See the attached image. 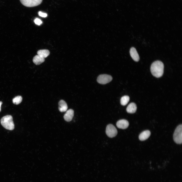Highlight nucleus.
I'll return each mask as SVG.
<instances>
[{"label": "nucleus", "instance_id": "obj_11", "mask_svg": "<svg viewBox=\"0 0 182 182\" xmlns=\"http://www.w3.org/2000/svg\"><path fill=\"white\" fill-rule=\"evenodd\" d=\"M137 107L136 104L134 103H131L127 106L126 110L127 112L130 113H135Z\"/></svg>", "mask_w": 182, "mask_h": 182}, {"label": "nucleus", "instance_id": "obj_14", "mask_svg": "<svg viewBox=\"0 0 182 182\" xmlns=\"http://www.w3.org/2000/svg\"><path fill=\"white\" fill-rule=\"evenodd\" d=\"M37 54L41 57L45 58L49 55L50 52L47 50H40L38 51Z\"/></svg>", "mask_w": 182, "mask_h": 182}, {"label": "nucleus", "instance_id": "obj_15", "mask_svg": "<svg viewBox=\"0 0 182 182\" xmlns=\"http://www.w3.org/2000/svg\"><path fill=\"white\" fill-rule=\"evenodd\" d=\"M129 100V97L128 96H124L121 97L120 100V103L123 106L126 105Z\"/></svg>", "mask_w": 182, "mask_h": 182}, {"label": "nucleus", "instance_id": "obj_10", "mask_svg": "<svg viewBox=\"0 0 182 182\" xmlns=\"http://www.w3.org/2000/svg\"><path fill=\"white\" fill-rule=\"evenodd\" d=\"M150 134V132L149 130L144 131L140 134L139 136V139L141 141L145 140L149 138Z\"/></svg>", "mask_w": 182, "mask_h": 182}, {"label": "nucleus", "instance_id": "obj_5", "mask_svg": "<svg viewBox=\"0 0 182 182\" xmlns=\"http://www.w3.org/2000/svg\"><path fill=\"white\" fill-rule=\"evenodd\" d=\"M24 6L28 7H32L38 6L42 3V0H20Z\"/></svg>", "mask_w": 182, "mask_h": 182}, {"label": "nucleus", "instance_id": "obj_2", "mask_svg": "<svg viewBox=\"0 0 182 182\" xmlns=\"http://www.w3.org/2000/svg\"><path fill=\"white\" fill-rule=\"evenodd\" d=\"M1 123L2 125L7 129L12 130L14 128L12 117L10 115H7L3 117L1 120Z\"/></svg>", "mask_w": 182, "mask_h": 182}, {"label": "nucleus", "instance_id": "obj_7", "mask_svg": "<svg viewBox=\"0 0 182 182\" xmlns=\"http://www.w3.org/2000/svg\"><path fill=\"white\" fill-rule=\"evenodd\" d=\"M116 125L119 128L125 129L127 128L129 125V123L126 120L121 119L118 121L117 122Z\"/></svg>", "mask_w": 182, "mask_h": 182}, {"label": "nucleus", "instance_id": "obj_18", "mask_svg": "<svg viewBox=\"0 0 182 182\" xmlns=\"http://www.w3.org/2000/svg\"><path fill=\"white\" fill-rule=\"evenodd\" d=\"M39 15L41 17H46L47 16V14L45 13H43L41 11H39L38 12Z\"/></svg>", "mask_w": 182, "mask_h": 182}, {"label": "nucleus", "instance_id": "obj_9", "mask_svg": "<svg viewBox=\"0 0 182 182\" xmlns=\"http://www.w3.org/2000/svg\"><path fill=\"white\" fill-rule=\"evenodd\" d=\"M74 113L73 110L72 109L67 110L63 117L64 120L67 122L71 121L73 117Z\"/></svg>", "mask_w": 182, "mask_h": 182}, {"label": "nucleus", "instance_id": "obj_13", "mask_svg": "<svg viewBox=\"0 0 182 182\" xmlns=\"http://www.w3.org/2000/svg\"><path fill=\"white\" fill-rule=\"evenodd\" d=\"M44 60V58L38 55H37L34 57L33 60L34 63L35 64L38 65L43 62Z\"/></svg>", "mask_w": 182, "mask_h": 182}, {"label": "nucleus", "instance_id": "obj_4", "mask_svg": "<svg viewBox=\"0 0 182 182\" xmlns=\"http://www.w3.org/2000/svg\"><path fill=\"white\" fill-rule=\"evenodd\" d=\"M117 133V129L113 125L109 124L107 125L106 133L108 137L110 138L114 137L116 135Z\"/></svg>", "mask_w": 182, "mask_h": 182}, {"label": "nucleus", "instance_id": "obj_6", "mask_svg": "<svg viewBox=\"0 0 182 182\" xmlns=\"http://www.w3.org/2000/svg\"><path fill=\"white\" fill-rule=\"evenodd\" d=\"M111 76L106 74L99 75L97 79V82L101 84H105L110 82L112 80Z\"/></svg>", "mask_w": 182, "mask_h": 182}, {"label": "nucleus", "instance_id": "obj_3", "mask_svg": "<svg viewBox=\"0 0 182 182\" xmlns=\"http://www.w3.org/2000/svg\"><path fill=\"white\" fill-rule=\"evenodd\" d=\"M182 125H178L176 128L173 135L174 142L178 144H181L182 142Z\"/></svg>", "mask_w": 182, "mask_h": 182}, {"label": "nucleus", "instance_id": "obj_17", "mask_svg": "<svg viewBox=\"0 0 182 182\" xmlns=\"http://www.w3.org/2000/svg\"><path fill=\"white\" fill-rule=\"evenodd\" d=\"M35 24L39 26L42 23V21L39 19L36 18L34 20Z\"/></svg>", "mask_w": 182, "mask_h": 182}, {"label": "nucleus", "instance_id": "obj_19", "mask_svg": "<svg viewBox=\"0 0 182 182\" xmlns=\"http://www.w3.org/2000/svg\"><path fill=\"white\" fill-rule=\"evenodd\" d=\"M2 104V102L1 101H0V111H1V106Z\"/></svg>", "mask_w": 182, "mask_h": 182}, {"label": "nucleus", "instance_id": "obj_8", "mask_svg": "<svg viewBox=\"0 0 182 182\" xmlns=\"http://www.w3.org/2000/svg\"><path fill=\"white\" fill-rule=\"evenodd\" d=\"M130 53L131 56L134 61L136 62L139 61L140 59L139 56L134 48L132 47L130 48Z\"/></svg>", "mask_w": 182, "mask_h": 182}, {"label": "nucleus", "instance_id": "obj_1", "mask_svg": "<svg viewBox=\"0 0 182 182\" xmlns=\"http://www.w3.org/2000/svg\"><path fill=\"white\" fill-rule=\"evenodd\" d=\"M164 66L161 61L157 60L153 62L150 67L151 74L154 76L159 78L163 75L164 73Z\"/></svg>", "mask_w": 182, "mask_h": 182}, {"label": "nucleus", "instance_id": "obj_16", "mask_svg": "<svg viewBox=\"0 0 182 182\" xmlns=\"http://www.w3.org/2000/svg\"><path fill=\"white\" fill-rule=\"evenodd\" d=\"M22 98L21 96H18L15 97L12 100L13 103L16 105L20 104L22 101Z\"/></svg>", "mask_w": 182, "mask_h": 182}, {"label": "nucleus", "instance_id": "obj_12", "mask_svg": "<svg viewBox=\"0 0 182 182\" xmlns=\"http://www.w3.org/2000/svg\"><path fill=\"white\" fill-rule=\"evenodd\" d=\"M58 104V109L60 111L64 112L67 110L68 107L66 103L63 100H60Z\"/></svg>", "mask_w": 182, "mask_h": 182}]
</instances>
